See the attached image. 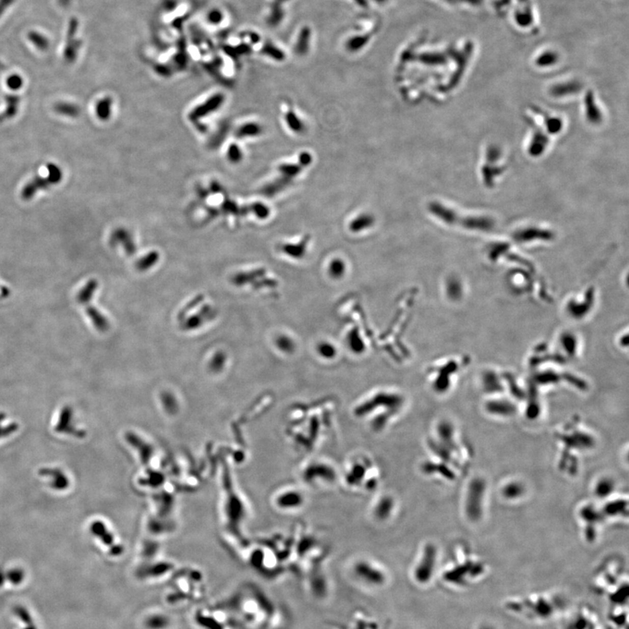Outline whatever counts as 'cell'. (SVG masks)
<instances>
[{"label": "cell", "instance_id": "12", "mask_svg": "<svg viewBox=\"0 0 629 629\" xmlns=\"http://www.w3.org/2000/svg\"><path fill=\"white\" fill-rule=\"evenodd\" d=\"M113 100L110 96H106L99 100L95 105V114L101 121H107L112 113Z\"/></svg>", "mask_w": 629, "mask_h": 629}, {"label": "cell", "instance_id": "26", "mask_svg": "<svg viewBox=\"0 0 629 629\" xmlns=\"http://www.w3.org/2000/svg\"><path fill=\"white\" fill-rule=\"evenodd\" d=\"M225 362L226 355L222 352L216 353L210 364V370L214 371H221V369L224 366Z\"/></svg>", "mask_w": 629, "mask_h": 629}, {"label": "cell", "instance_id": "5", "mask_svg": "<svg viewBox=\"0 0 629 629\" xmlns=\"http://www.w3.org/2000/svg\"><path fill=\"white\" fill-rule=\"evenodd\" d=\"M399 508L398 500L392 495L383 494L375 499L371 506V516L377 522H387L393 518Z\"/></svg>", "mask_w": 629, "mask_h": 629}, {"label": "cell", "instance_id": "34", "mask_svg": "<svg viewBox=\"0 0 629 629\" xmlns=\"http://www.w3.org/2000/svg\"><path fill=\"white\" fill-rule=\"evenodd\" d=\"M23 572L18 570H13L9 574V580L11 582L15 585L20 583L23 580Z\"/></svg>", "mask_w": 629, "mask_h": 629}, {"label": "cell", "instance_id": "21", "mask_svg": "<svg viewBox=\"0 0 629 629\" xmlns=\"http://www.w3.org/2000/svg\"><path fill=\"white\" fill-rule=\"evenodd\" d=\"M249 207L250 212H254L256 215V217L261 218V220L267 218L269 213H270L269 208L261 202H255L254 204H252L251 206H249Z\"/></svg>", "mask_w": 629, "mask_h": 629}, {"label": "cell", "instance_id": "20", "mask_svg": "<svg viewBox=\"0 0 629 629\" xmlns=\"http://www.w3.org/2000/svg\"><path fill=\"white\" fill-rule=\"evenodd\" d=\"M97 288V283L92 280L87 284L85 288H83V290L79 293L78 295V300L80 303H86L89 301L90 298L92 297L93 294L95 292V289Z\"/></svg>", "mask_w": 629, "mask_h": 629}, {"label": "cell", "instance_id": "17", "mask_svg": "<svg viewBox=\"0 0 629 629\" xmlns=\"http://www.w3.org/2000/svg\"><path fill=\"white\" fill-rule=\"evenodd\" d=\"M159 260V254L157 251H152L149 255H145L141 260L136 262V267L139 270L145 271L150 269L157 263Z\"/></svg>", "mask_w": 629, "mask_h": 629}, {"label": "cell", "instance_id": "28", "mask_svg": "<svg viewBox=\"0 0 629 629\" xmlns=\"http://www.w3.org/2000/svg\"><path fill=\"white\" fill-rule=\"evenodd\" d=\"M23 79L19 74H12L7 80V85L12 90H19L23 87Z\"/></svg>", "mask_w": 629, "mask_h": 629}, {"label": "cell", "instance_id": "30", "mask_svg": "<svg viewBox=\"0 0 629 629\" xmlns=\"http://www.w3.org/2000/svg\"><path fill=\"white\" fill-rule=\"evenodd\" d=\"M199 623L201 624L203 626H206L209 629H222L221 625L218 622H216L214 620H212V618H207L205 616L198 617Z\"/></svg>", "mask_w": 629, "mask_h": 629}, {"label": "cell", "instance_id": "11", "mask_svg": "<svg viewBox=\"0 0 629 629\" xmlns=\"http://www.w3.org/2000/svg\"><path fill=\"white\" fill-rule=\"evenodd\" d=\"M53 111L58 115L70 118H76L80 114V107L68 101H59L53 106Z\"/></svg>", "mask_w": 629, "mask_h": 629}, {"label": "cell", "instance_id": "33", "mask_svg": "<svg viewBox=\"0 0 629 629\" xmlns=\"http://www.w3.org/2000/svg\"><path fill=\"white\" fill-rule=\"evenodd\" d=\"M222 208L225 212H230V213H239L240 212V209L239 206H237L235 203L233 201H226L222 206Z\"/></svg>", "mask_w": 629, "mask_h": 629}, {"label": "cell", "instance_id": "7", "mask_svg": "<svg viewBox=\"0 0 629 629\" xmlns=\"http://www.w3.org/2000/svg\"><path fill=\"white\" fill-rule=\"evenodd\" d=\"M52 185H56V184L49 176L47 175L46 178L36 176L30 181L28 182L22 189V200H25V201L31 200L40 190H48Z\"/></svg>", "mask_w": 629, "mask_h": 629}, {"label": "cell", "instance_id": "10", "mask_svg": "<svg viewBox=\"0 0 629 629\" xmlns=\"http://www.w3.org/2000/svg\"><path fill=\"white\" fill-rule=\"evenodd\" d=\"M5 100L7 102V107L3 111V113L0 114V123H3L6 120L12 119L15 117L18 113L19 102H20V97L17 95H6Z\"/></svg>", "mask_w": 629, "mask_h": 629}, {"label": "cell", "instance_id": "24", "mask_svg": "<svg viewBox=\"0 0 629 629\" xmlns=\"http://www.w3.org/2000/svg\"><path fill=\"white\" fill-rule=\"evenodd\" d=\"M242 151L240 150L239 145L236 144H232L229 145L228 150H227V157L232 163H237L240 162V160L242 159Z\"/></svg>", "mask_w": 629, "mask_h": 629}, {"label": "cell", "instance_id": "25", "mask_svg": "<svg viewBox=\"0 0 629 629\" xmlns=\"http://www.w3.org/2000/svg\"><path fill=\"white\" fill-rule=\"evenodd\" d=\"M276 342H277V347L279 348L280 350L286 353L292 352L294 350V348H295V344L293 343V341L290 338H288V337H284V336L279 337V338H277Z\"/></svg>", "mask_w": 629, "mask_h": 629}, {"label": "cell", "instance_id": "4", "mask_svg": "<svg viewBox=\"0 0 629 629\" xmlns=\"http://www.w3.org/2000/svg\"><path fill=\"white\" fill-rule=\"evenodd\" d=\"M312 162V156L309 152H303L299 156L298 163H283L278 167L280 173L282 174L281 178L273 182L275 187L281 192L283 188L288 186L291 183L292 179L295 178L298 174L301 173L304 167L310 166Z\"/></svg>", "mask_w": 629, "mask_h": 629}, {"label": "cell", "instance_id": "14", "mask_svg": "<svg viewBox=\"0 0 629 629\" xmlns=\"http://www.w3.org/2000/svg\"><path fill=\"white\" fill-rule=\"evenodd\" d=\"M307 241H309V237H306L305 239L299 242L298 244H286L283 247V251L285 253L286 255H289L291 257L295 258H302L305 254L306 248H307Z\"/></svg>", "mask_w": 629, "mask_h": 629}, {"label": "cell", "instance_id": "8", "mask_svg": "<svg viewBox=\"0 0 629 629\" xmlns=\"http://www.w3.org/2000/svg\"><path fill=\"white\" fill-rule=\"evenodd\" d=\"M483 484L480 481H475L471 485L470 489V497L468 496L467 501V511L470 513L471 518L476 519L480 515L481 508V500L483 495Z\"/></svg>", "mask_w": 629, "mask_h": 629}, {"label": "cell", "instance_id": "35", "mask_svg": "<svg viewBox=\"0 0 629 629\" xmlns=\"http://www.w3.org/2000/svg\"><path fill=\"white\" fill-rule=\"evenodd\" d=\"M450 3H466L472 6H480L483 0H447Z\"/></svg>", "mask_w": 629, "mask_h": 629}, {"label": "cell", "instance_id": "9", "mask_svg": "<svg viewBox=\"0 0 629 629\" xmlns=\"http://www.w3.org/2000/svg\"><path fill=\"white\" fill-rule=\"evenodd\" d=\"M111 243L114 245L117 243H122L123 244L122 245L124 248L128 255L135 254V245L132 240V238L130 236V234L123 228H118L114 232L113 234L111 235Z\"/></svg>", "mask_w": 629, "mask_h": 629}, {"label": "cell", "instance_id": "29", "mask_svg": "<svg viewBox=\"0 0 629 629\" xmlns=\"http://www.w3.org/2000/svg\"><path fill=\"white\" fill-rule=\"evenodd\" d=\"M504 492H505V496H506L507 497L513 498V497H516L520 496L521 493L523 492V489L520 485L516 484V483H512V484L508 485V486H507L506 488H505V490H504Z\"/></svg>", "mask_w": 629, "mask_h": 629}, {"label": "cell", "instance_id": "3", "mask_svg": "<svg viewBox=\"0 0 629 629\" xmlns=\"http://www.w3.org/2000/svg\"><path fill=\"white\" fill-rule=\"evenodd\" d=\"M302 482L310 488H328L340 481V473L334 464L323 458H313L303 464L300 470Z\"/></svg>", "mask_w": 629, "mask_h": 629}, {"label": "cell", "instance_id": "19", "mask_svg": "<svg viewBox=\"0 0 629 629\" xmlns=\"http://www.w3.org/2000/svg\"><path fill=\"white\" fill-rule=\"evenodd\" d=\"M285 120L289 128L295 132H303L305 129V126L303 122L298 118L295 112L292 111H288V113L286 114Z\"/></svg>", "mask_w": 629, "mask_h": 629}, {"label": "cell", "instance_id": "2", "mask_svg": "<svg viewBox=\"0 0 629 629\" xmlns=\"http://www.w3.org/2000/svg\"><path fill=\"white\" fill-rule=\"evenodd\" d=\"M379 468L370 456L357 454L349 457L340 473V480L349 490L370 493L378 487Z\"/></svg>", "mask_w": 629, "mask_h": 629}, {"label": "cell", "instance_id": "6", "mask_svg": "<svg viewBox=\"0 0 629 629\" xmlns=\"http://www.w3.org/2000/svg\"><path fill=\"white\" fill-rule=\"evenodd\" d=\"M224 101V95H222L221 93L215 94L210 98L207 99L205 102H203L202 104L199 105L198 107H195L189 115V118L190 121L197 122L201 119L202 117H206L210 114L213 113L214 111H218Z\"/></svg>", "mask_w": 629, "mask_h": 629}, {"label": "cell", "instance_id": "13", "mask_svg": "<svg viewBox=\"0 0 629 629\" xmlns=\"http://www.w3.org/2000/svg\"><path fill=\"white\" fill-rule=\"evenodd\" d=\"M374 223V218L372 216L369 214L359 215V217L354 218L350 225V229L351 232L354 233H359L362 230H365L366 228L371 227Z\"/></svg>", "mask_w": 629, "mask_h": 629}, {"label": "cell", "instance_id": "32", "mask_svg": "<svg viewBox=\"0 0 629 629\" xmlns=\"http://www.w3.org/2000/svg\"><path fill=\"white\" fill-rule=\"evenodd\" d=\"M31 40L33 43L37 46L39 50L40 51H46L48 47V42L47 40L44 37H41L40 35H33L31 37Z\"/></svg>", "mask_w": 629, "mask_h": 629}, {"label": "cell", "instance_id": "22", "mask_svg": "<svg viewBox=\"0 0 629 629\" xmlns=\"http://www.w3.org/2000/svg\"><path fill=\"white\" fill-rule=\"evenodd\" d=\"M348 343H349L350 349L354 352H362L364 349H365L362 340L359 338V335L358 334V332L356 331L350 332V334H349V336H348Z\"/></svg>", "mask_w": 629, "mask_h": 629}, {"label": "cell", "instance_id": "1", "mask_svg": "<svg viewBox=\"0 0 629 629\" xmlns=\"http://www.w3.org/2000/svg\"><path fill=\"white\" fill-rule=\"evenodd\" d=\"M403 404L404 399L399 394L378 393L356 405L353 414L358 420L368 425L377 412L380 411L369 428L375 433H382L391 427L394 418L399 415Z\"/></svg>", "mask_w": 629, "mask_h": 629}, {"label": "cell", "instance_id": "27", "mask_svg": "<svg viewBox=\"0 0 629 629\" xmlns=\"http://www.w3.org/2000/svg\"><path fill=\"white\" fill-rule=\"evenodd\" d=\"M318 352L324 359H332L336 355V350L332 344L322 343L318 346Z\"/></svg>", "mask_w": 629, "mask_h": 629}, {"label": "cell", "instance_id": "23", "mask_svg": "<svg viewBox=\"0 0 629 629\" xmlns=\"http://www.w3.org/2000/svg\"><path fill=\"white\" fill-rule=\"evenodd\" d=\"M329 272L333 278H340L343 277L345 272V265H344V261L341 260H334L330 265Z\"/></svg>", "mask_w": 629, "mask_h": 629}, {"label": "cell", "instance_id": "16", "mask_svg": "<svg viewBox=\"0 0 629 629\" xmlns=\"http://www.w3.org/2000/svg\"><path fill=\"white\" fill-rule=\"evenodd\" d=\"M87 313L89 315V317L92 319L93 323L95 324V327L99 330L100 332H105L108 328V322L106 319V317L102 316L98 310L94 309V307L89 308L87 310Z\"/></svg>", "mask_w": 629, "mask_h": 629}, {"label": "cell", "instance_id": "31", "mask_svg": "<svg viewBox=\"0 0 629 629\" xmlns=\"http://www.w3.org/2000/svg\"><path fill=\"white\" fill-rule=\"evenodd\" d=\"M612 483L608 480H604L602 482H599V484L597 486V493L598 496L604 497L606 495L609 494L612 491Z\"/></svg>", "mask_w": 629, "mask_h": 629}, {"label": "cell", "instance_id": "18", "mask_svg": "<svg viewBox=\"0 0 629 629\" xmlns=\"http://www.w3.org/2000/svg\"><path fill=\"white\" fill-rule=\"evenodd\" d=\"M169 624L167 617L162 614H155L150 616L145 621V625L149 629H163Z\"/></svg>", "mask_w": 629, "mask_h": 629}, {"label": "cell", "instance_id": "15", "mask_svg": "<svg viewBox=\"0 0 629 629\" xmlns=\"http://www.w3.org/2000/svg\"><path fill=\"white\" fill-rule=\"evenodd\" d=\"M261 131H262V128L261 125H259L258 123H248L240 126L239 129H237L235 135L239 139L256 136V135H260Z\"/></svg>", "mask_w": 629, "mask_h": 629}]
</instances>
